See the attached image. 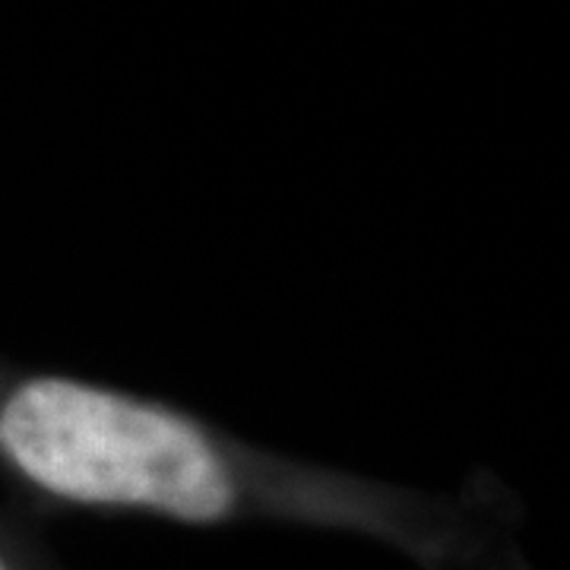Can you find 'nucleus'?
Returning a JSON list of instances; mask_svg holds the SVG:
<instances>
[{"label": "nucleus", "instance_id": "1", "mask_svg": "<svg viewBox=\"0 0 570 570\" xmlns=\"http://www.w3.org/2000/svg\"><path fill=\"white\" fill-rule=\"evenodd\" d=\"M0 482L41 513L295 527L365 539L412 570H535L523 501L491 469L444 489L403 485L261 448L159 396L3 355Z\"/></svg>", "mask_w": 570, "mask_h": 570}, {"label": "nucleus", "instance_id": "2", "mask_svg": "<svg viewBox=\"0 0 570 570\" xmlns=\"http://www.w3.org/2000/svg\"><path fill=\"white\" fill-rule=\"evenodd\" d=\"M0 570H63L36 532L0 510Z\"/></svg>", "mask_w": 570, "mask_h": 570}]
</instances>
